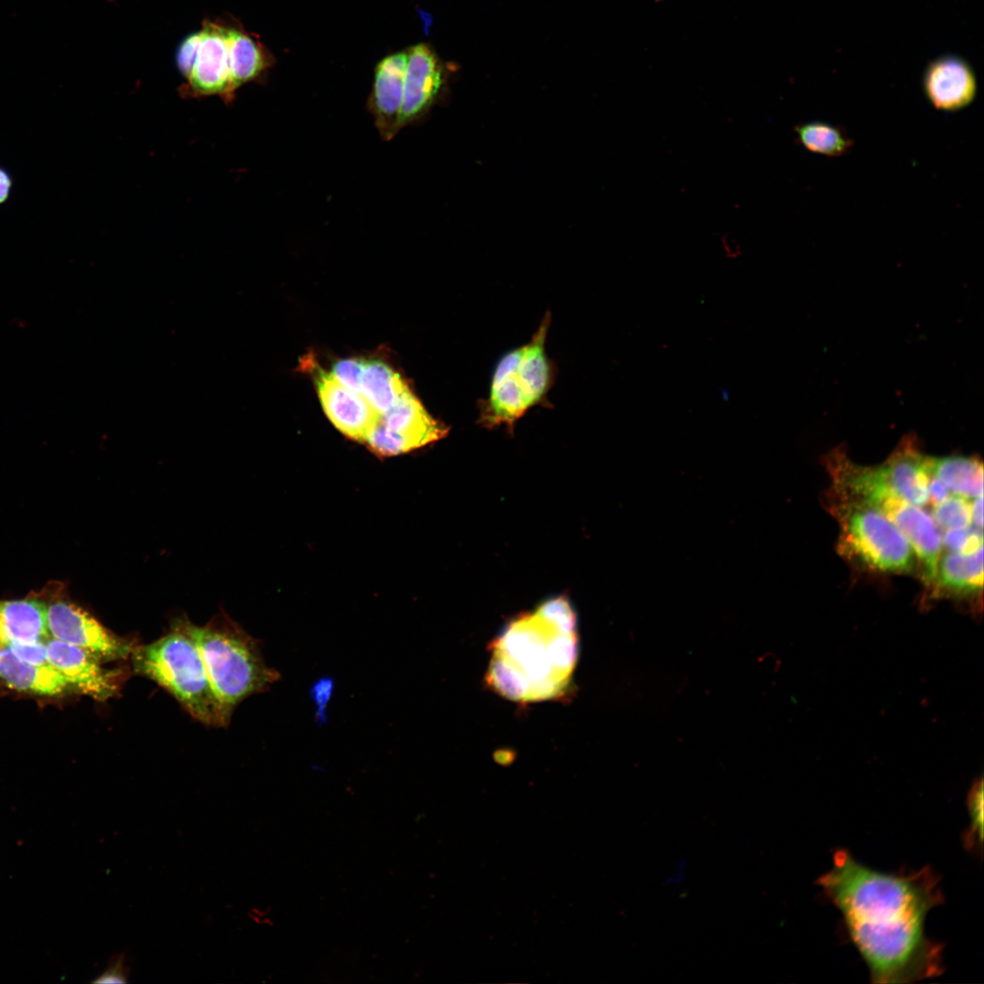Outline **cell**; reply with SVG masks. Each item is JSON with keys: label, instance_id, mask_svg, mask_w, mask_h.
Listing matches in <instances>:
<instances>
[{"label": "cell", "instance_id": "6da1fadb", "mask_svg": "<svg viewBox=\"0 0 984 984\" xmlns=\"http://www.w3.org/2000/svg\"><path fill=\"white\" fill-rule=\"evenodd\" d=\"M816 883L840 911L872 982L910 983L942 974L943 946L925 932L927 915L943 901L931 867L888 874L838 849Z\"/></svg>", "mask_w": 984, "mask_h": 984}, {"label": "cell", "instance_id": "7a4b0ae2", "mask_svg": "<svg viewBox=\"0 0 984 984\" xmlns=\"http://www.w3.org/2000/svg\"><path fill=\"white\" fill-rule=\"evenodd\" d=\"M576 615L556 598L510 622L491 648L488 683L518 702L548 700L569 683L576 665Z\"/></svg>", "mask_w": 984, "mask_h": 984}, {"label": "cell", "instance_id": "3957f363", "mask_svg": "<svg viewBox=\"0 0 984 984\" xmlns=\"http://www.w3.org/2000/svg\"><path fill=\"white\" fill-rule=\"evenodd\" d=\"M275 62L259 36L228 16L205 19L176 52V64L185 79L181 94L216 95L227 103L243 85L262 80Z\"/></svg>", "mask_w": 984, "mask_h": 984}, {"label": "cell", "instance_id": "277c9868", "mask_svg": "<svg viewBox=\"0 0 984 984\" xmlns=\"http://www.w3.org/2000/svg\"><path fill=\"white\" fill-rule=\"evenodd\" d=\"M134 671L169 692L197 720L225 725L231 711L219 700L200 651L183 622L159 640L134 648Z\"/></svg>", "mask_w": 984, "mask_h": 984}, {"label": "cell", "instance_id": "5b68a950", "mask_svg": "<svg viewBox=\"0 0 984 984\" xmlns=\"http://www.w3.org/2000/svg\"><path fill=\"white\" fill-rule=\"evenodd\" d=\"M549 324L550 313H547L527 343L498 360L488 395L480 402L478 422L482 425L512 428L529 409L546 401L554 384V364L546 352Z\"/></svg>", "mask_w": 984, "mask_h": 984}, {"label": "cell", "instance_id": "8992f818", "mask_svg": "<svg viewBox=\"0 0 984 984\" xmlns=\"http://www.w3.org/2000/svg\"><path fill=\"white\" fill-rule=\"evenodd\" d=\"M183 624L200 651L213 691L230 711L280 679L265 663L258 641L241 629L226 622Z\"/></svg>", "mask_w": 984, "mask_h": 984}, {"label": "cell", "instance_id": "52a82bcc", "mask_svg": "<svg viewBox=\"0 0 984 984\" xmlns=\"http://www.w3.org/2000/svg\"><path fill=\"white\" fill-rule=\"evenodd\" d=\"M835 495L832 511L840 525V552L874 570L910 572L914 551L898 528L873 506Z\"/></svg>", "mask_w": 984, "mask_h": 984}, {"label": "cell", "instance_id": "ba28073f", "mask_svg": "<svg viewBox=\"0 0 984 984\" xmlns=\"http://www.w3.org/2000/svg\"><path fill=\"white\" fill-rule=\"evenodd\" d=\"M46 616L53 639L88 651L100 660L127 659L135 648L73 603L53 602L46 606Z\"/></svg>", "mask_w": 984, "mask_h": 984}, {"label": "cell", "instance_id": "9c48e42d", "mask_svg": "<svg viewBox=\"0 0 984 984\" xmlns=\"http://www.w3.org/2000/svg\"><path fill=\"white\" fill-rule=\"evenodd\" d=\"M867 504L881 511L903 534L923 566L926 583L932 587L942 546V537L934 518L889 489L878 492Z\"/></svg>", "mask_w": 984, "mask_h": 984}, {"label": "cell", "instance_id": "30bf717a", "mask_svg": "<svg viewBox=\"0 0 984 984\" xmlns=\"http://www.w3.org/2000/svg\"><path fill=\"white\" fill-rule=\"evenodd\" d=\"M451 66L427 43L407 48L401 128L415 123L446 87Z\"/></svg>", "mask_w": 984, "mask_h": 984}, {"label": "cell", "instance_id": "8fae6325", "mask_svg": "<svg viewBox=\"0 0 984 984\" xmlns=\"http://www.w3.org/2000/svg\"><path fill=\"white\" fill-rule=\"evenodd\" d=\"M378 424L383 427L384 445L394 456L437 441L448 432L446 425L429 415L409 387L381 415Z\"/></svg>", "mask_w": 984, "mask_h": 984}, {"label": "cell", "instance_id": "7c38bea8", "mask_svg": "<svg viewBox=\"0 0 984 984\" xmlns=\"http://www.w3.org/2000/svg\"><path fill=\"white\" fill-rule=\"evenodd\" d=\"M406 63L407 49H405L385 56L374 67L367 108L380 137L386 141L393 139L402 129Z\"/></svg>", "mask_w": 984, "mask_h": 984}, {"label": "cell", "instance_id": "4fadbf2b", "mask_svg": "<svg viewBox=\"0 0 984 984\" xmlns=\"http://www.w3.org/2000/svg\"><path fill=\"white\" fill-rule=\"evenodd\" d=\"M922 88L934 108L957 112L975 100L978 82L973 68L964 58L945 55L928 64L922 77Z\"/></svg>", "mask_w": 984, "mask_h": 984}, {"label": "cell", "instance_id": "5bb4252c", "mask_svg": "<svg viewBox=\"0 0 984 984\" xmlns=\"http://www.w3.org/2000/svg\"><path fill=\"white\" fill-rule=\"evenodd\" d=\"M315 372L317 392L330 421L347 437L364 443L381 415L362 395L343 386L331 373L320 368Z\"/></svg>", "mask_w": 984, "mask_h": 984}, {"label": "cell", "instance_id": "9a60e30c", "mask_svg": "<svg viewBox=\"0 0 984 984\" xmlns=\"http://www.w3.org/2000/svg\"><path fill=\"white\" fill-rule=\"evenodd\" d=\"M46 645L48 662L61 672L69 685L99 701L117 692L115 675L102 667L98 657L56 639H48Z\"/></svg>", "mask_w": 984, "mask_h": 984}, {"label": "cell", "instance_id": "2e32d148", "mask_svg": "<svg viewBox=\"0 0 984 984\" xmlns=\"http://www.w3.org/2000/svg\"><path fill=\"white\" fill-rule=\"evenodd\" d=\"M927 456L921 454L914 438L905 437L887 460L877 466L887 486L898 497L916 506L929 501L930 474Z\"/></svg>", "mask_w": 984, "mask_h": 984}, {"label": "cell", "instance_id": "e0dca14e", "mask_svg": "<svg viewBox=\"0 0 984 984\" xmlns=\"http://www.w3.org/2000/svg\"><path fill=\"white\" fill-rule=\"evenodd\" d=\"M49 636L45 603L31 599L0 601V641L5 646L46 641Z\"/></svg>", "mask_w": 984, "mask_h": 984}, {"label": "cell", "instance_id": "ac0fdd59", "mask_svg": "<svg viewBox=\"0 0 984 984\" xmlns=\"http://www.w3.org/2000/svg\"><path fill=\"white\" fill-rule=\"evenodd\" d=\"M0 678L13 689L43 695L60 694L69 686L50 663L34 665L21 661L8 648L0 651Z\"/></svg>", "mask_w": 984, "mask_h": 984}, {"label": "cell", "instance_id": "d6986e66", "mask_svg": "<svg viewBox=\"0 0 984 984\" xmlns=\"http://www.w3.org/2000/svg\"><path fill=\"white\" fill-rule=\"evenodd\" d=\"M983 587V548L971 554L949 553L938 563L933 590L955 596L976 595Z\"/></svg>", "mask_w": 984, "mask_h": 984}, {"label": "cell", "instance_id": "ffe728a7", "mask_svg": "<svg viewBox=\"0 0 984 984\" xmlns=\"http://www.w3.org/2000/svg\"><path fill=\"white\" fill-rule=\"evenodd\" d=\"M926 465L930 476L940 480L948 489L964 497L983 496V465L976 457H928Z\"/></svg>", "mask_w": 984, "mask_h": 984}, {"label": "cell", "instance_id": "44dd1931", "mask_svg": "<svg viewBox=\"0 0 984 984\" xmlns=\"http://www.w3.org/2000/svg\"><path fill=\"white\" fill-rule=\"evenodd\" d=\"M408 388L399 374L379 360L363 363L361 395L380 415L387 412Z\"/></svg>", "mask_w": 984, "mask_h": 984}, {"label": "cell", "instance_id": "7402d4cb", "mask_svg": "<svg viewBox=\"0 0 984 984\" xmlns=\"http://www.w3.org/2000/svg\"><path fill=\"white\" fill-rule=\"evenodd\" d=\"M800 144L812 153L840 157L850 151L854 142L845 129L824 121H809L794 127Z\"/></svg>", "mask_w": 984, "mask_h": 984}, {"label": "cell", "instance_id": "603a6c76", "mask_svg": "<svg viewBox=\"0 0 984 984\" xmlns=\"http://www.w3.org/2000/svg\"><path fill=\"white\" fill-rule=\"evenodd\" d=\"M971 507L972 502L968 497L954 495L934 506L933 518L938 526L947 529L967 528L972 522Z\"/></svg>", "mask_w": 984, "mask_h": 984}, {"label": "cell", "instance_id": "cb8c5ba5", "mask_svg": "<svg viewBox=\"0 0 984 984\" xmlns=\"http://www.w3.org/2000/svg\"><path fill=\"white\" fill-rule=\"evenodd\" d=\"M968 809L970 823L969 829L964 836V843L969 850L978 851V847H982L983 841V784L981 779L975 782L971 786L968 796Z\"/></svg>", "mask_w": 984, "mask_h": 984}, {"label": "cell", "instance_id": "d4e9b609", "mask_svg": "<svg viewBox=\"0 0 984 984\" xmlns=\"http://www.w3.org/2000/svg\"><path fill=\"white\" fill-rule=\"evenodd\" d=\"M944 545L961 554H971L983 548L982 528L969 526L963 528L948 529L942 538Z\"/></svg>", "mask_w": 984, "mask_h": 984}, {"label": "cell", "instance_id": "484cf974", "mask_svg": "<svg viewBox=\"0 0 984 984\" xmlns=\"http://www.w3.org/2000/svg\"><path fill=\"white\" fill-rule=\"evenodd\" d=\"M363 359L350 358L337 361L332 368L333 376L348 390L361 395Z\"/></svg>", "mask_w": 984, "mask_h": 984}, {"label": "cell", "instance_id": "4316f807", "mask_svg": "<svg viewBox=\"0 0 984 984\" xmlns=\"http://www.w3.org/2000/svg\"><path fill=\"white\" fill-rule=\"evenodd\" d=\"M334 681L330 677H322L313 684L310 694L316 707L315 721L322 725L326 723V707L332 697Z\"/></svg>", "mask_w": 984, "mask_h": 984}, {"label": "cell", "instance_id": "83f0119b", "mask_svg": "<svg viewBox=\"0 0 984 984\" xmlns=\"http://www.w3.org/2000/svg\"><path fill=\"white\" fill-rule=\"evenodd\" d=\"M7 647L15 657L21 661L34 665H45L49 663L46 641L31 643L14 642L7 645Z\"/></svg>", "mask_w": 984, "mask_h": 984}, {"label": "cell", "instance_id": "f1b7e54d", "mask_svg": "<svg viewBox=\"0 0 984 984\" xmlns=\"http://www.w3.org/2000/svg\"><path fill=\"white\" fill-rule=\"evenodd\" d=\"M929 500L934 506L942 503L949 496L948 487L937 477L930 476L928 483Z\"/></svg>", "mask_w": 984, "mask_h": 984}, {"label": "cell", "instance_id": "f546056e", "mask_svg": "<svg viewBox=\"0 0 984 984\" xmlns=\"http://www.w3.org/2000/svg\"><path fill=\"white\" fill-rule=\"evenodd\" d=\"M13 179L8 170L0 166V205L5 203L10 196Z\"/></svg>", "mask_w": 984, "mask_h": 984}, {"label": "cell", "instance_id": "4dcf8cb0", "mask_svg": "<svg viewBox=\"0 0 984 984\" xmlns=\"http://www.w3.org/2000/svg\"><path fill=\"white\" fill-rule=\"evenodd\" d=\"M983 496L975 497L972 502L971 507V518L974 525L979 528L983 527Z\"/></svg>", "mask_w": 984, "mask_h": 984}, {"label": "cell", "instance_id": "1f68e13d", "mask_svg": "<svg viewBox=\"0 0 984 984\" xmlns=\"http://www.w3.org/2000/svg\"><path fill=\"white\" fill-rule=\"evenodd\" d=\"M4 646H5V645H4V644H3V642H2L1 641H0V651L2 650V648H3Z\"/></svg>", "mask_w": 984, "mask_h": 984}, {"label": "cell", "instance_id": "d6a6232c", "mask_svg": "<svg viewBox=\"0 0 984 984\" xmlns=\"http://www.w3.org/2000/svg\"><path fill=\"white\" fill-rule=\"evenodd\" d=\"M655 1L659 2V1H661V0H655Z\"/></svg>", "mask_w": 984, "mask_h": 984}]
</instances>
